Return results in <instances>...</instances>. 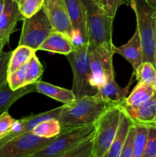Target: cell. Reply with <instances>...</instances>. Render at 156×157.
<instances>
[{
    "mask_svg": "<svg viewBox=\"0 0 156 157\" xmlns=\"http://www.w3.org/2000/svg\"><path fill=\"white\" fill-rule=\"evenodd\" d=\"M111 106L113 104L96 94L84 97L64 104L61 106L58 117L61 131L95 124L101 115Z\"/></svg>",
    "mask_w": 156,
    "mask_h": 157,
    "instance_id": "1",
    "label": "cell"
},
{
    "mask_svg": "<svg viewBox=\"0 0 156 157\" xmlns=\"http://www.w3.org/2000/svg\"><path fill=\"white\" fill-rule=\"evenodd\" d=\"M129 5L136 15L143 61H148L156 67V9L145 0H129Z\"/></svg>",
    "mask_w": 156,
    "mask_h": 157,
    "instance_id": "2",
    "label": "cell"
},
{
    "mask_svg": "<svg viewBox=\"0 0 156 157\" xmlns=\"http://www.w3.org/2000/svg\"><path fill=\"white\" fill-rule=\"evenodd\" d=\"M86 9L87 41L90 48H113V23L114 18L93 0H82Z\"/></svg>",
    "mask_w": 156,
    "mask_h": 157,
    "instance_id": "3",
    "label": "cell"
},
{
    "mask_svg": "<svg viewBox=\"0 0 156 157\" xmlns=\"http://www.w3.org/2000/svg\"><path fill=\"white\" fill-rule=\"evenodd\" d=\"M66 58L73 71V91L76 99L86 96H93L97 88L92 85V72L90 67V45L88 42L76 46Z\"/></svg>",
    "mask_w": 156,
    "mask_h": 157,
    "instance_id": "4",
    "label": "cell"
},
{
    "mask_svg": "<svg viewBox=\"0 0 156 157\" xmlns=\"http://www.w3.org/2000/svg\"><path fill=\"white\" fill-rule=\"evenodd\" d=\"M122 114V104L109 107L95 123L93 157H103L114 140Z\"/></svg>",
    "mask_w": 156,
    "mask_h": 157,
    "instance_id": "5",
    "label": "cell"
},
{
    "mask_svg": "<svg viewBox=\"0 0 156 157\" xmlns=\"http://www.w3.org/2000/svg\"><path fill=\"white\" fill-rule=\"evenodd\" d=\"M95 124L61 131L47 145L31 157H62L76 146L93 136Z\"/></svg>",
    "mask_w": 156,
    "mask_h": 157,
    "instance_id": "6",
    "label": "cell"
},
{
    "mask_svg": "<svg viewBox=\"0 0 156 157\" xmlns=\"http://www.w3.org/2000/svg\"><path fill=\"white\" fill-rule=\"evenodd\" d=\"M18 45H26L38 51L41 44L54 31L44 8L29 18L22 20Z\"/></svg>",
    "mask_w": 156,
    "mask_h": 157,
    "instance_id": "7",
    "label": "cell"
},
{
    "mask_svg": "<svg viewBox=\"0 0 156 157\" xmlns=\"http://www.w3.org/2000/svg\"><path fill=\"white\" fill-rule=\"evenodd\" d=\"M54 138L39 137L32 132L18 135L0 145V157H31Z\"/></svg>",
    "mask_w": 156,
    "mask_h": 157,
    "instance_id": "8",
    "label": "cell"
},
{
    "mask_svg": "<svg viewBox=\"0 0 156 157\" xmlns=\"http://www.w3.org/2000/svg\"><path fill=\"white\" fill-rule=\"evenodd\" d=\"M113 47H90L91 81L92 85L96 88L98 89L108 80L115 77L113 64Z\"/></svg>",
    "mask_w": 156,
    "mask_h": 157,
    "instance_id": "9",
    "label": "cell"
},
{
    "mask_svg": "<svg viewBox=\"0 0 156 157\" xmlns=\"http://www.w3.org/2000/svg\"><path fill=\"white\" fill-rule=\"evenodd\" d=\"M44 11L54 30L71 36L73 28L63 0H44Z\"/></svg>",
    "mask_w": 156,
    "mask_h": 157,
    "instance_id": "10",
    "label": "cell"
},
{
    "mask_svg": "<svg viewBox=\"0 0 156 157\" xmlns=\"http://www.w3.org/2000/svg\"><path fill=\"white\" fill-rule=\"evenodd\" d=\"M113 52L123 57L132 66L133 71H136L143 62V51L137 29L127 43L121 46H113Z\"/></svg>",
    "mask_w": 156,
    "mask_h": 157,
    "instance_id": "11",
    "label": "cell"
},
{
    "mask_svg": "<svg viewBox=\"0 0 156 157\" xmlns=\"http://www.w3.org/2000/svg\"><path fill=\"white\" fill-rule=\"evenodd\" d=\"M133 78L134 75L132 74L128 84L125 87H122L118 84L114 77L108 80L103 85L98 87L96 95L113 105L122 104L128 97L130 87L133 83Z\"/></svg>",
    "mask_w": 156,
    "mask_h": 157,
    "instance_id": "12",
    "label": "cell"
},
{
    "mask_svg": "<svg viewBox=\"0 0 156 157\" xmlns=\"http://www.w3.org/2000/svg\"><path fill=\"white\" fill-rule=\"evenodd\" d=\"M24 18L15 0H4V9L0 16V33L10 38L15 31L17 22Z\"/></svg>",
    "mask_w": 156,
    "mask_h": 157,
    "instance_id": "13",
    "label": "cell"
},
{
    "mask_svg": "<svg viewBox=\"0 0 156 157\" xmlns=\"http://www.w3.org/2000/svg\"><path fill=\"white\" fill-rule=\"evenodd\" d=\"M71 21L73 31L80 32L86 42L87 41L86 9L82 0H63Z\"/></svg>",
    "mask_w": 156,
    "mask_h": 157,
    "instance_id": "14",
    "label": "cell"
},
{
    "mask_svg": "<svg viewBox=\"0 0 156 157\" xmlns=\"http://www.w3.org/2000/svg\"><path fill=\"white\" fill-rule=\"evenodd\" d=\"M75 48L70 37L61 32L54 30L45 41L41 44L38 50L45 51L50 53L67 55Z\"/></svg>",
    "mask_w": 156,
    "mask_h": 157,
    "instance_id": "15",
    "label": "cell"
},
{
    "mask_svg": "<svg viewBox=\"0 0 156 157\" xmlns=\"http://www.w3.org/2000/svg\"><path fill=\"white\" fill-rule=\"evenodd\" d=\"M123 110L130 118L132 124H142L147 126H153L156 116V92L149 101L141 107L136 109L123 107Z\"/></svg>",
    "mask_w": 156,
    "mask_h": 157,
    "instance_id": "16",
    "label": "cell"
},
{
    "mask_svg": "<svg viewBox=\"0 0 156 157\" xmlns=\"http://www.w3.org/2000/svg\"><path fill=\"white\" fill-rule=\"evenodd\" d=\"M36 92L35 84H28L17 90H12L8 82L0 87V114L8 111L9 107L15 102L28 94Z\"/></svg>",
    "mask_w": 156,
    "mask_h": 157,
    "instance_id": "17",
    "label": "cell"
},
{
    "mask_svg": "<svg viewBox=\"0 0 156 157\" xmlns=\"http://www.w3.org/2000/svg\"><path fill=\"white\" fill-rule=\"evenodd\" d=\"M156 92L154 84H139L122 104L125 108L136 109L149 101Z\"/></svg>",
    "mask_w": 156,
    "mask_h": 157,
    "instance_id": "18",
    "label": "cell"
},
{
    "mask_svg": "<svg viewBox=\"0 0 156 157\" xmlns=\"http://www.w3.org/2000/svg\"><path fill=\"white\" fill-rule=\"evenodd\" d=\"M132 124V123L131 120L128 117L125 110H123V107H122V114L117 134H116L114 140L112 143L111 146H110V147L107 150L106 153L103 157L120 156L122 150L123 149L124 144H125V140H126L127 135H128Z\"/></svg>",
    "mask_w": 156,
    "mask_h": 157,
    "instance_id": "19",
    "label": "cell"
},
{
    "mask_svg": "<svg viewBox=\"0 0 156 157\" xmlns=\"http://www.w3.org/2000/svg\"><path fill=\"white\" fill-rule=\"evenodd\" d=\"M35 86H36V92L60 101L63 103V104H69L76 100L71 90L54 85L41 80L37 82Z\"/></svg>",
    "mask_w": 156,
    "mask_h": 157,
    "instance_id": "20",
    "label": "cell"
},
{
    "mask_svg": "<svg viewBox=\"0 0 156 157\" xmlns=\"http://www.w3.org/2000/svg\"><path fill=\"white\" fill-rule=\"evenodd\" d=\"M36 51L26 45H18L12 51L8 66V75L18 70V68L26 64Z\"/></svg>",
    "mask_w": 156,
    "mask_h": 157,
    "instance_id": "21",
    "label": "cell"
},
{
    "mask_svg": "<svg viewBox=\"0 0 156 157\" xmlns=\"http://www.w3.org/2000/svg\"><path fill=\"white\" fill-rule=\"evenodd\" d=\"M32 133L39 137L54 138L61 133V126L58 119H50L39 123Z\"/></svg>",
    "mask_w": 156,
    "mask_h": 157,
    "instance_id": "22",
    "label": "cell"
},
{
    "mask_svg": "<svg viewBox=\"0 0 156 157\" xmlns=\"http://www.w3.org/2000/svg\"><path fill=\"white\" fill-rule=\"evenodd\" d=\"M136 129L133 141V157H142L148 136V126L142 124H133Z\"/></svg>",
    "mask_w": 156,
    "mask_h": 157,
    "instance_id": "23",
    "label": "cell"
},
{
    "mask_svg": "<svg viewBox=\"0 0 156 157\" xmlns=\"http://www.w3.org/2000/svg\"><path fill=\"white\" fill-rule=\"evenodd\" d=\"M132 74L139 84H153L156 75V67L148 61H143Z\"/></svg>",
    "mask_w": 156,
    "mask_h": 157,
    "instance_id": "24",
    "label": "cell"
},
{
    "mask_svg": "<svg viewBox=\"0 0 156 157\" xmlns=\"http://www.w3.org/2000/svg\"><path fill=\"white\" fill-rule=\"evenodd\" d=\"M44 73V67L36 55H33L26 64V83L27 85L36 84Z\"/></svg>",
    "mask_w": 156,
    "mask_h": 157,
    "instance_id": "25",
    "label": "cell"
},
{
    "mask_svg": "<svg viewBox=\"0 0 156 157\" xmlns=\"http://www.w3.org/2000/svg\"><path fill=\"white\" fill-rule=\"evenodd\" d=\"M93 136L78 144L62 157H93Z\"/></svg>",
    "mask_w": 156,
    "mask_h": 157,
    "instance_id": "26",
    "label": "cell"
},
{
    "mask_svg": "<svg viewBox=\"0 0 156 157\" xmlns=\"http://www.w3.org/2000/svg\"><path fill=\"white\" fill-rule=\"evenodd\" d=\"M7 82L12 90H17L27 85L26 83V64L7 76Z\"/></svg>",
    "mask_w": 156,
    "mask_h": 157,
    "instance_id": "27",
    "label": "cell"
},
{
    "mask_svg": "<svg viewBox=\"0 0 156 157\" xmlns=\"http://www.w3.org/2000/svg\"><path fill=\"white\" fill-rule=\"evenodd\" d=\"M44 0H23L19 6L20 12L24 18H29L41 10Z\"/></svg>",
    "mask_w": 156,
    "mask_h": 157,
    "instance_id": "28",
    "label": "cell"
},
{
    "mask_svg": "<svg viewBox=\"0 0 156 157\" xmlns=\"http://www.w3.org/2000/svg\"><path fill=\"white\" fill-rule=\"evenodd\" d=\"M156 156V126H148V136L142 157Z\"/></svg>",
    "mask_w": 156,
    "mask_h": 157,
    "instance_id": "29",
    "label": "cell"
},
{
    "mask_svg": "<svg viewBox=\"0 0 156 157\" xmlns=\"http://www.w3.org/2000/svg\"><path fill=\"white\" fill-rule=\"evenodd\" d=\"M125 2V0H99L101 7L113 18H115L119 8Z\"/></svg>",
    "mask_w": 156,
    "mask_h": 157,
    "instance_id": "30",
    "label": "cell"
},
{
    "mask_svg": "<svg viewBox=\"0 0 156 157\" xmlns=\"http://www.w3.org/2000/svg\"><path fill=\"white\" fill-rule=\"evenodd\" d=\"M12 52H2L0 55V87L7 82L8 66Z\"/></svg>",
    "mask_w": 156,
    "mask_h": 157,
    "instance_id": "31",
    "label": "cell"
},
{
    "mask_svg": "<svg viewBox=\"0 0 156 157\" xmlns=\"http://www.w3.org/2000/svg\"><path fill=\"white\" fill-rule=\"evenodd\" d=\"M136 129L134 124H132L129 129L123 149L119 157H133V141H134Z\"/></svg>",
    "mask_w": 156,
    "mask_h": 157,
    "instance_id": "32",
    "label": "cell"
},
{
    "mask_svg": "<svg viewBox=\"0 0 156 157\" xmlns=\"http://www.w3.org/2000/svg\"><path fill=\"white\" fill-rule=\"evenodd\" d=\"M15 121L16 120L12 117L8 111L0 114V139L9 133Z\"/></svg>",
    "mask_w": 156,
    "mask_h": 157,
    "instance_id": "33",
    "label": "cell"
},
{
    "mask_svg": "<svg viewBox=\"0 0 156 157\" xmlns=\"http://www.w3.org/2000/svg\"><path fill=\"white\" fill-rule=\"evenodd\" d=\"M9 37L5 36L2 34L0 33V55H1L2 52H3L2 49L5 47L6 44H7L9 43Z\"/></svg>",
    "mask_w": 156,
    "mask_h": 157,
    "instance_id": "34",
    "label": "cell"
},
{
    "mask_svg": "<svg viewBox=\"0 0 156 157\" xmlns=\"http://www.w3.org/2000/svg\"><path fill=\"white\" fill-rule=\"evenodd\" d=\"M151 7H153L154 9H156V0H145Z\"/></svg>",
    "mask_w": 156,
    "mask_h": 157,
    "instance_id": "35",
    "label": "cell"
},
{
    "mask_svg": "<svg viewBox=\"0 0 156 157\" xmlns=\"http://www.w3.org/2000/svg\"><path fill=\"white\" fill-rule=\"evenodd\" d=\"M3 9H4V0H0V16L3 12Z\"/></svg>",
    "mask_w": 156,
    "mask_h": 157,
    "instance_id": "36",
    "label": "cell"
},
{
    "mask_svg": "<svg viewBox=\"0 0 156 157\" xmlns=\"http://www.w3.org/2000/svg\"><path fill=\"white\" fill-rule=\"evenodd\" d=\"M15 2H17V3H18V5H19V4H20V3H21V2H22V1H23V0H15Z\"/></svg>",
    "mask_w": 156,
    "mask_h": 157,
    "instance_id": "37",
    "label": "cell"
},
{
    "mask_svg": "<svg viewBox=\"0 0 156 157\" xmlns=\"http://www.w3.org/2000/svg\"><path fill=\"white\" fill-rule=\"evenodd\" d=\"M154 87H155V89H156V75H155V78H154Z\"/></svg>",
    "mask_w": 156,
    "mask_h": 157,
    "instance_id": "38",
    "label": "cell"
},
{
    "mask_svg": "<svg viewBox=\"0 0 156 157\" xmlns=\"http://www.w3.org/2000/svg\"><path fill=\"white\" fill-rule=\"evenodd\" d=\"M93 1H94L95 2L98 3V4H99V0H93Z\"/></svg>",
    "mask_w": 156,
    "mask_h": 157,
    "instance_id": "39",
    "label": "cell"
},
{
    "mask_svg": "<svg viewBox=\"0 0 156 157\" xmlns=\"http://www.w3.org/2000/svg\"><path fill=\"white\" fill-rule=\"evenodd\" d=\"M153 126H156V116H155V119H154V125Z\"/></svg>",
    "mask_w": 156,
    "mask_h": 157,
    "instance_id": "40",
    "label": "cell"
},
{
    "mask_svg": "<svg viewBox=\"0 0 156 157\" xmlns=\"http://www.w3.org/2000/svg\"><path fill=\"white\" fill-rule=\"evenodd\" d=\"M154 157H156V156H154Z\"/></svg>",
    "mask_w": 156,
    "mask_h": 157,
    "instance_id": "41",
    "label": "cell"
}]
</instances>
